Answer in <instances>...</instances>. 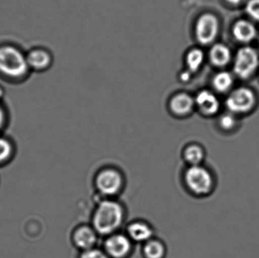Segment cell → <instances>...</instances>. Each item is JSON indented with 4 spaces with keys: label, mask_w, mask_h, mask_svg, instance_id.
Segmentation results:
<instances>
[{
    "label": "cell",
    "mask_w": 259,
    "mask_h": 258,
    "mask_svg": "<svg viewBox=\"0 0 259 258\" xmlns=\"http://www.w3.org/2000/svg\"><path fill=\"white\" fill-rule=\"evenodd\" d=\"M237 124V120L235 117L231 114H225L221 117L219 120V124L221 127L225 130H230L234 128Z\"/></svg>",
    "instance_id": "24"
},
{
    "label": "cell",
    "mask_w": 259,
    "mask_h": 258,
    "mask_svg": "<svg viewBox=\"0 0 259 258\" xmlns=\"http://www.w3.org/2000/svg\"><path fill=\"white\" fill-rule=\"evenodd\" d=\"M226 1L230 3V4L237 6V5L241 4L244 0H226Z\"/></svg>",
    "instance_id": "27"
},
{
    "label": "cell",
    "mask_w": 259,
    "mask_h": 258,
    "mask_svg": "<svg viewBox=\"0 0 259 258\" xmlns=\"http://www.w3.org/2000/svg\"><path fill=\"white\" fill-rule=\"evenodd\" d=\"M100 239L101 237L91 223L77 224L70 234V242L78 252L99 246Z\"/></svg>",
    "instance_id": "6"
},
{
    "label": "cell",
    "mask_w": 259,
    "mask_h": 258,
    "mask_svg": "<svg viewBox=\"0 0 259 258\" xmlns=\"http://www.w3.org/2000/svg\"><path fill=\"white\" fill-rule=\"evenodd\" d=\"M32 74L25 50L12 42L0 43V79L6 83L19 85Z\"/></svg>",
    "instance_id": "2"
},
{
    "label": "cell",
    "mask_w": 259,
    "mask_h": 258,
    "mask_svg": "<svg viewBox=\"0 0 259 258\" xmlns=\"http://www.w3.org/2000/svg\"><path fill=\"white\" fill-rule=\"evenodd\" d=\"M258 45H259V36H258Z\"/></svg>",
    "instance_id": "28"
},
{
    "label": "cell",
    "mask_w": 259,
    "mask_h": 258,
    "mask_svg": "<svg viewBox=\"0 0 259 258\" xmlns=\"http://www.w3.org/2000/svg\"><path fill=\"white\" fill-rule=\"evenodd\" d=\"M182 156L186 166H195L204 164L206 154L201 145L190 144L184 148Z\"/></svg>",
    "instance_id": "17"
},
{
    "label": "cell",
    "mask_w": 259,
    "mask_h": 258,
    "mask_svg": "<svg viewBox=\"0 0 259 258\" xmlns=\"http://www.w3.org/2000/svg\"><path fill=\"white\" fill-rule=\"evenodd\" d=\"M123 230L135 245H141L156 236L154 226L143 218H136L127 222Z\"/></svg>",
    "instance_id": "9"
},
{
    "label": "cell",
    "mask_w": 259,
    "mask_h": 258,
    "mask_svg": "<svg viewBox=\"0 0 259 258\" xmlns=\"http://www.w3.org/2000/svg\"><path fill=\"white\" fill-rule=\"evenodd\" d=\"M188 71L195 73L202 66L204 62V53L199 48H194L189 51L186 58Z\"/></svg>",
    "instance_id": "20"
},
{
    "label": "cell",
    "mask_w": 259,
    "mask_h": 258,
    "mask_svg": "<svg viewBox=\"0 0 259 258\" xmlns=\"http://www.w3.org/2000/svg\"><path fill=\"white\" fill-rule=\"evenodd\" d=\"M27 64L32 73H44L50 69L53 64L51 51L41 45L31 47L26 51Z\"/></svg>",
    "instance_id": "11"
},
{
    "label": "cell",
    "mask_w": 259,
    "mask_h": 258,
    "mask_svg": "<svg viewBox=\"0 0 259 258\" xmlns=\"http://www.w3.org/2000/svg\"><path fill=\"white\" fill-rule=\"evenodd\" d=\"M246 12L250 18L259 22V0H249L246 3Z\"/></svg>",
    "instance_id": "23"
},
{
    "label": "cell",
    "mask_w": 259,
    "mask_h": 258,
    "mask_svg": "<svg viewBox=\"0 0 259 258\" xmlns=\"http://www.w3.org/2000/svg\"><path fill=\"white\" fill-rule=\"evenodd\" d=\"M219 31V21L213 14L201 15L196 24V36L202 45H210L217 37Z\"/></svg>",
    "instance_id": "10"
},
{
    "label": "cell",
    "mask_w": 259,
    "mask_h": 258,
    "mask_svg": "<svg viewBox=\"0 0 259 258\" xmlns=\"http://www.w3.org/2000/svg\"><path fill=\"white\" fill-rule=\"evenodd\" d=\"M259 66L258 51L250 46L239 48L234 61V71L237 77L247 79L252 76Z\"/></svg>",
    "instance_id": "7"
},
{
    "label": "cell",
    "mask_w": 259,
    "mask_h": 258,
    "mask_svg": "<svg viewBox=\"0 0 259 258\" xmlns=\"http://www.w3.org/2000/svg\"><path fill=\"white\" fill-rule=\"evenodd\" d=\"M213 86L216 90L225 92L231 89L234 83V77L228 71H221L213 78Z\"/></svg>",
    "instance_id": "19"
},
{
    "label": "cell",
    "mask_w": 259,
    "mask_h": 258,
    "mask_svg": "<svg viewBox=\"0 0 259 258\" xmlns=\"http://www.w3.org/2000/svg\"><path fill=\"white\" fill-rule=\"evenodd\" d=\"M127 219V207L119 198H97L90 223L103 239L122 230Z\"/></svg>",
    "instance_id": "1"
},
{
    "label": "cell",
    "mask_w": 259,
    "mask_h": 258,
    "mask_svg": "<svg viewBox=\"0 0 259 258\" xmlns=\"http://www.w3.org/2000/svg\"><path fill=\"white\" fill-rule=\"evenodd\" d=\"M233 35L239 42L248 43L254 40L258 34L253 23L246 19L237 21L233 27Z\"/></svg>",
    "instance_id": "15"
},
{
    "label": "cell",
    "mask_w": 259,
    "mask_h": 258,
    "mask_svg": "<svg viewBox=\"0 0 259 258\" xmlns=\"http://www.w3.org/2000/svg\"><path fill=\"white\" fill-rule=\"evenodd\" d=\"M255 101V95L252 89L248 87H238L228 95L225 104L231 113L243 114L253 108Z\"/></svg>",
    "instance_id": "8"
},
{
    "label": "cell",
    "mask_w": 259,
    "mask_h": 258,
    "mask_svg": "<svg viewBox=\"0 0 259 258\" xmlns=\"http://www.w3.org/2000/svg\"><path fill=\"white\" fill-rule=\"evenodd\" d=\"M140 254L142 258H166L167 246L163 239L155 236L140 245Z\"/></svg>",
    "instance_id": "12"
},
{
    "label": "cell",
    "mask_w": 259,
    "mask_h": 258,
    "mask_svg": "<svg viewBox=\"0 0 259 258\" xmlns=\"http://www.w3.org/2000/svg\"><path fill=\"white\" fill-rule=\"evenodd\" d=\"M5 97H6V89L0 83V100H5Z\"/></svg>",
    "instance_id": "26"
},
{
    "label": "cell",
    "mask_w": 259,
    "mask_h": 258,
    "mask_svg": "<svg viewBox=\"0 0 259 258\" xmlns=\"http://www.w3.org/2000/svg\"><path fill=\"white\" fill-rule=\"evenodd\" d=\"M127 185L125 174L118 168L106 166L99 169L93 178L97 198H118Z\"/></svg>",
    "instance_id": "4"
},
{
    "label": "cell",
    "mask_w": 259,
    "mask_h": 258,
    "mask_svg": "<svg viewBox=\"0 0 259 258\" xmlns=\"http://www.w3.org/2000/svg\"><path fill=\"white\" fill-rule=\"evenodd\" d=\"M135 245L122 230L103 238L101 247L110 258H131Z\"/></svg>",
    "instance_id": "5"
},
{
    "label": "cell",
    "mask_w": 259,
    "mask_h": 258,
    "mask_svg": "<svg viewBox=\"0 0 259 258\" xmlns=\"http://www.w3.org/2000/svg\"><path fill=\"white\" fill-rule=\"evenodd\" d=\"M195 102L204 115H214L220 109V101L219 98L214 93L208 90L199 92L196 95Z\"/></svg>",
    "instance_id": "14"
},
{
    "label": "cell",
    "mask_w": 259,
    "mask_h": 258,
    "mask_svg": "<svg viewBox=\"0 0 259 258\" xmlns=\"http://www.w3.org/2000/svg\"><path fill=\"white\" fill-rule=\"evenodd\" d=\"M18 147L13 138L0 133V169L10 165L16 157Z\"/></svg>",
    "instance_id": "13"
},
{
    "label": "cell",
    "mask_w": 259,
    "mask_h": 258,
    "mask_svg": "<svg viewBox=\"0 0 259 258\" xmlns=\"http://www.w3.org/2000/svg\"><path fill=\"white\" fill-rule=\"evenodd\" d=\"M192 73L190 71H184L182 74H181V79L182 81L187 82L190 80L191 77Z\"/></svg>",
    "instance_id": "25"
},
{
    "label": "cell",
    "mask_w": 259,
    "mask_h": 258,
    "mask_svg": "<svg viewBox=\"0 0 259 258\" xmlns=\"http://www.w3.org/2000/svg\"><path fill=\"white\" fill-rule=\"evenodd\" d=\"M209 58L214 66H226L231 59V51L225 44L216 43L212 45L209 51Z\"/></svg>",
    "instance_id": "18"
},
{
    "label": "cell",
    "mask_w": 259,
    "mask_h": 258,
    "mask_svg": "<svg viewBox=\"0 0 259 258\" xmlns=\"http://www.w3.org/2000/svg\"><path fill=\"white\" fill-rule=\"evenodd\" d=\"M77 258H110L102 247L97 246L88 251L78 252Z\"/></svg>",
    "instance_id": "22"
},
{
    "label": "cell",
    "mask_w": 259,
    "mask_h": 258,
    "mask_svg": "<svg viewBox=\"0 0 259 258\" xmlns=\"http://www.w3.org/2000/svg\"><path fill=\"white\" fill-rule=\"evenodd\" d=\"M194 105V99L187 93L177 94L170 101V110L179 116L190 114L193 111Z\"/></svg>",
    "instance_id": "16"
},
{
    "label": "cell",
    "mask_w": 259,
    "mask_h": 258,
    "mask_svg": "<svg viewBox=\"0 0 259 258\" xmlns=\"http://www.w3.org/2000/svg\"><path fill=\"white\" fill-rule=\"evenodd\" d=\"M10 123V112L5 100H0V133L6 132Z\"/></svg>",
    "instance_id": "21"
},
{
    "label": "cell",
    "mask_w": 259,
    "mask_h": 258,
    "mask_svg": "<svg viewBox=\"0 0 259 258\" xmlns=\"http://www.w3.org/2000/svg\"><path fill=\"white\" fill-rule=\"evenodd\" d=\"M180 178L184 191L197 199L209 198L214 195L219 186L217 173L205 164L186 166Z\"/></svg>",
    "instance_id": "3"
}]
</instances>
